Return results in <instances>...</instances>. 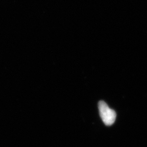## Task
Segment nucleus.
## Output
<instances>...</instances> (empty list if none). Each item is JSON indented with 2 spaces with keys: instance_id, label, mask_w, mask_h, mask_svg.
<instances>
[{
  "instance_id": "nucleus-1",
  "label": "nucleus",
  "mask_w": 147,
  "mask_h": 147,
  "mask_svg": "<svg viewBox=\"0 0 147 147\" xmlns=\"http://www.w3.org/2000/svg\"><path fill=\"white\" fill-rule=\"evenodd\" d=\"M98 109L100 117L106 125L110 126L116 121V112L108 106L104 101H100L98 103Z\"/></svg>"
}]
</instances>
